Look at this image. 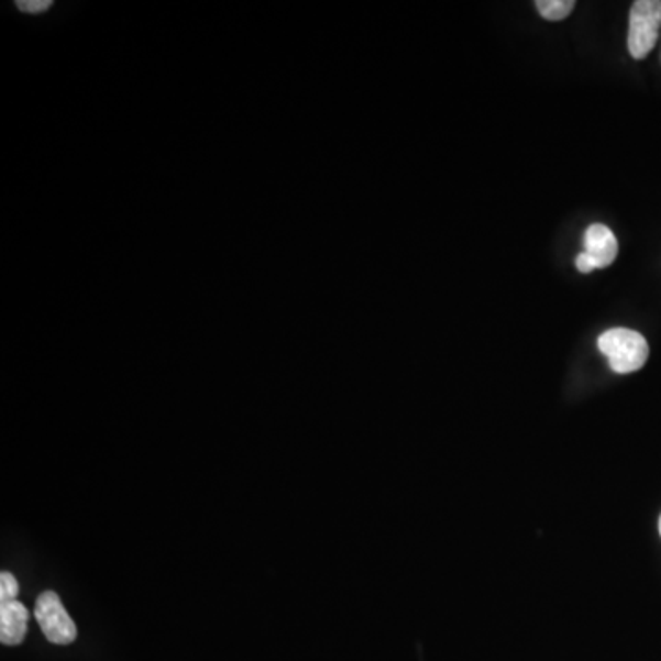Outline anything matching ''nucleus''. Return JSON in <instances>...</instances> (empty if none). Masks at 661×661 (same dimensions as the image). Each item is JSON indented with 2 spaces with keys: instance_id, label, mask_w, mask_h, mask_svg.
Listing matches in <instances>:
<instances>
[{
  "instance_id": "f257e3e1",
  "label": "nucleus",
  "mask_w": 661,
  "mask_h": 661,
  "mask_svg": "<svg viewBox=\"0 0 661 661\" xmlns=\"http://www.w3.org/2000/svg\"><path fill=\"white\" fill-rule=\"evenodd\" d=\"M597 348L608 359L612 372L619 375L638 372L649 359L647 340L632 329H608L597 340Z\"/></svg>"
},
{
  "instance_id": "f03ea898",
  "label": "nucleus",
  "mask_w": 661,
  "mask_h": 661,
  "mask_svg": "<svg viewBox=\"0 0 661 661\" xmlns=\"http://www.w3.org/2000/svg\"><path fill=\"white\" fill-rule=\"evenodd\" d=\"M661 26L660 0H638L630 8L628 52L634 59H645L658 43Z\"/></svg>"
},
{
  "instance_id": "7ed1b4c3",
  "label": "nucleus",
  "mask_w": 661,
  "mask_h": 661,
  "mask_svg": "<svg viewBox=\"0 0 661 661\" xmlns=\"http://www.w3.org/2000/svg\"><path fill=\"white\" fill-rule=\"evenodd\" d=\"M35 619L46 639L56 645L73 643L78 636V628L73 617L68 616L62 599L56 592H43L35 601Z\"/></svg>"
},
{
  "instance_id": "20e7f679",
  "label": "nucleus",
  "mask_w": 661,
  "mask_h": 661,
  "mask_svg": "<svg viewBox=\"0 0 661 661\" xmlns=\"http://www.w3.org/2000/svg\"><path fill=\"white\" fill-rule=\"evenodd\" d=\"M617 246L616 235L605 224H592L584 234V252L575 260L579 273H594L595 268L610 267L616 262Z\"/></svg>"
},
{
  "instance_id": "39448f33",
  "label": "nucleus",
  "mask_w": 661,
  "mask_h": 661,
  "mask_svg": "<svg viewBox=\"0 0 661 661\" xmlns=\"http://www.w3.org/2000/svg\"><path fill=\"white\" fill-rule=\"evenodd\" d=\"M30 614L19 601L0 605V641L4 645L23 643L29 630Z\"/></svg>"
},
{
  "instance_id": "423d86ee",
  "label": "nucleus",
  "mask_w": 661,
  "mask_h": 661,
  "mask_svg": "<svg viewBox=\"0 0 661 661\" xmlns=\"http://www.w3.org/2000/svg\"><path fill=\"white\" fill-rule=\"evenodd\" d=\"M573 8H575V0H539L537 2L540 15L553 23L566 19L573 12Z\"/></svg>"
},
{
  "instance_id": "0eeeda50",
  "label": "nucleus",
  "mask_w": 661,
  "mask_h": 661,
  "mask_svg": "<svg viewBox=\"0 0 661 661\" xmlns=\"http://www.w3.org/2000/svg\"><path fill=\"white\" fill-rule=\"evenodd\" d=\"M19 583L15 575L10 572L0 573V605L18 601Z\"/></svg>"
},
{
  "instance_id": "6e6552de",
  "label": "nucleus",
  "mask_w": 661,
  "mask_h": 661,
  "mask_svg": "<svg viewBox=\"0 0 661 661\" xmlns=\"http://www.w3.org/2000/svg\"><path fill=\"white\" fill-rule=\"evenodd\" d=\"M15 7L23 13H43L52 7V0H23V2H15Z\"/></svg>"
},
{
  "instance_id": "1a4fd4ad",
  "label": "nucleus",
  "mask_w": 661,
  "mask_h": 661,
  "mask_svg": "<svg viewBox=\"0 0 661 661\" xmlns=\"http://www.w3.org/2000/svg\"><path fill=\"white\" fill-rule=\"evenodd\" d=\"M660 533H661V518H660Z\"/></svg>"
}]
</instances>
